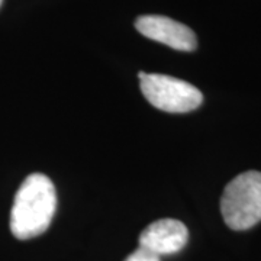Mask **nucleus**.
<instances>
[{
	"instance_id": "39448f33",
	"label": "nucleus",
	"mask_w": 261,
	"mask_h": 261,
	"mask_svg": "<svg viewBox=\"0 0 261 261\" xmlns=\"http://www.w3.org/2000/svg\"><path fill=\"white\" fill-rule=\"evenodd\" d=\"M189 241L186 225L177 219H159L149 224L140 235V247L161 255L178 252Z\"/></svg>"
},
{
	"instance_id": "f03ea898",
	"label": "nucleus",
	"mask_w": 261,
	"mask_h": 261,
	"mask_svg": "<svg viewBox=\"0 0 261 261\" xmlns=\"http://www.w3.org/2000/svg\"><path fill=\"white\" fill-rule=\"evenodd\" d=\"M221 214L233 231H245L261 222V173L245 171L232 178L221 199Z\"/></svg>"
},
{
	"instance_id": "20e7f679",
	"label": "nucleus",
	"mask_w": 261,
	"mask_h": 261,
	"mask_svg": "<svg viewBox=\"0 0 261 261\" xmlns=\"http://www.w3.org/2000/svg\"><path fill=\"white\" fill-rule=\"evenodd\" d=\"M141 35L178 51H195L197 38L192 29L174 19L161 15H142L135 20Z\"/></svg>"
},
{
	"instance_id": "f257e3e1",
	"label": "nucleus",
	"mask_w": 261,
	"mask_h": 261,
	"mask_svg": "<svg viewBox=\"0 0 261 261\" xmlns=\"http://www.w3.org/2000/svg\"><path fill=\"white\" fill-rule=\"evenodd\" d=\"M57 209V192L51 178L34 173L18 189L12 212L10 231L18 240H31L44 233Z\"/></svg>"
},
{
	"instance_id": "423d86ee",
	"label": "nucleus",
	"mask_w": 261,
	"mask_h": 261,
	"mask_svg": "<svg viewBox=\"0 0 261 261\" xmlns=\"http://www.w3.org/2000/svg\"><path fill=\"white\" fill-rule=\"evenodd\" d=\"M125 261H160V257L157 254L140 247L138 250H135L132 254H129Z\"/></svg>"
},
{
	"instance_id": "7ed1b4c3",
	"label": "nucleus",
	"mask_w": 261,
	"mask_h": 261,
	"mask_svg": "<svg viewBox=\"0 0 261 261\" xmlns=\"http://www.w3.org/2000/svg\"><path fill=\"white\" fill-rule=\"evenodd\" d=\"M141 92L154 108L168 113H187L197 109L203 94L193 84L164 74H138Z\"/></svg>"
},
{
	"instance_id": "0eeeda50",
	"label": "nucleus",
	"mask_w": 261,
	"mask_h": 261,
	"mask_svg": "<svg viewBox=\"0 0 261 261\" xmlns=\"http://www.w3.org/2000/svg\"><path fill=\"white\" fill-rule=\"evenodd\" d=\"M2 3H3V0H0V6H2Z\"/></svg>"
}]
</instances>
